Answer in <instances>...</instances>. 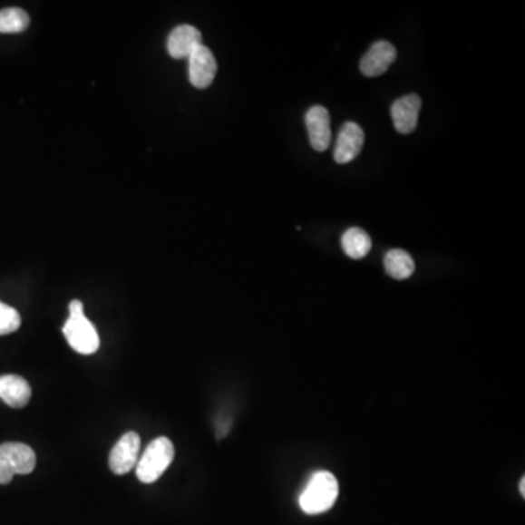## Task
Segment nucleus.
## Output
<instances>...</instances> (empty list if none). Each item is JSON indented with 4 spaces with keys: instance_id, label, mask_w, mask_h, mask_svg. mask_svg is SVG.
Instances as JSON below:
<instances>
[{
    "instance_id": "nucleus-9",
    "label": "nucleus",
    "mask_w": 525,
    "mask_h": 525,
    "mask_svg": "<svg viewBox=\"0 0 525 525\" xmlns=\"http://www.w3.org/2000/svg\"><path fill=\"white\" fill-rule=\"evenodd\" d=\"M397 57V50L394 45L388 42H376L373 47L362 57L361 72L368 78L383 75L388 71V67L394 63Z\"/></svg>"
},
{
    "instance_id": "nucleus-13",
    "label": "nucleus",
    "mask_w": 525,
    "mask_h": 525,
    "mask_svg": "<svg viewBox=\"0 0 525 525\" xmlns=\"http://www.w3.org/2000/svg\"><path fill=\"white\" fill-rule=\"evenodd\" d=\"M342 247L343 251L350 258L361 260V258L368 256L371 247H373V241H371V237L362 228H350L343 234Z\"/></svg>"
},
{
    "instance_id": "nucleus-12",
    "label": "nucleus",
    "mask_w": 525,
    "mask_h": 525,
    "mask_svg": "<svg viewBox=\"0 0 525 525\" xmlns=\"http://www.w3.org/2000/svg\"><path fill=\"white\" fill-rule=\"evenodd\" d=\"M0 399L9 407L23 409L31 400L30 384L19 375L0 376Z\"/></svg>"
},
{
    "instance_id": "nucleus-7",
    "label": "nucleus",
    "mask_w": 525,
    "mask_h": 525,
    "mask_svg": "<svg viewBox=\"0 0 525 525\" xmlns=\"http://www.w3.org/2000/svg\"><path fill=\"white\" fill-rule=\"evenodd\" d=\"M306 124L311 146L318 152H325L332 143L330 114L323 105H314L306 112Z\"/></svg>"
},
{
    "instance_id": "nucleus-4",
    "label": "nucleus",
    "mask_w": 525,
    "mask_h": 525,
    "mask_svg": "<svg viewBox=\"0 0 525 525\" xmlns=\"http://www.w3.org/2000/svg\"><path fill=\"white\" fill-rule=\"evenodd\" d=\"M37 457L30 445L5 442L0 445V484H8L15 474H30Z\"/></svg>"
},
{
    "instance_id": "nucleus-5",
    "label": "nucleus",
    "mask_w": 525,
    "mask_h": 525,
    "mask_svg": "<svg viewBox=\"0 0 525 525\" xmlns=\"http://www.w3.org/2000/svg\"><path fill=\"white\" fill-rule=\"evenodd\" d=\"M141 436L136 433H124L110 452L109 464L112 473L123 476L138 464Z\"/></svg>"
},
{
    "instance_id": "nucleus-6",
    "label": "nucleus",
    "mask_w": 525,
    "mask_h": 525,
    "mask_svg": "<svg viewBox=\"0 0 525 525\" xmlns=\"http://www.w3.org/2000/svg\"><path fill=\"white\" fill-rule=\"evenodd\" d=\"M218 63L209 47L201 44L189 57V81L198 90H205L217 76Z\"/></svg>"
},
{
    "instance_id": "nucleus-10",
    "label": "nucleus",
    "mask_w": 525,
    "mask_h": 525,
    "mask_svg": "<svg viewBox=\"0 0 525 525\" xmlns=\"http://www.w3.org/2000/svg\"><path fill=\"white\" fill-rule=\"evenodd\" d=\"M422 100L416 93L399 98L392 105V117L395 131L402 134H410L416 131Z\"/></svg>"
},
{
    "instance_id": "nucleus-16",
    "label": "nucleus",
    "mask_w": 525,
    "mask_h": 525,
    "mask_svg": "<svg viewBox=\"0 0 525 525\" xmlns=\"http://www.w3.org/2000/svg\"><path fill=\"white\" fill-rule=\"evenodd\" d=\"M21 327V316L12 306L0 301V335H11Z\"/></svg>"
},
{
    "instance_id": "nucleus-15",
    "label": "nucleus",
    "mask_w": 525,
    "mask_h": 525,
    "mask_svg": "<svg viewBox=\"0 0 525 525\" xmlns=\"http://www.w3.org/2000/svg\"><path fill=\"white\" fill-rule=\"evenodd\" d=\"M30 25V15L21 8H6L0 11V33H23Z\"/></svg>"
},
{
    "instance_id": "nucleus-8",
    "label": "nucleus",
    "mask_w": 525,
    "mask_h": 525,
    "mask_svg": "<svg viewBox=\"0 0 525 525\" xmlns=\"http://www.w3.org/2000/svg\"><path fill=\"white\" fill-rule=\"evenodd\" d=\"M365 142V133L359 124L347 122L340 129L335 142V160L337 164H349L361 153Z\"/></svg>"
},
{
    "instance_id": "nucleus-1",
    "label": "nucleus",
    "mask_w": 525,
    "mask_h": 525,
    "mask_svg": "<svg viewBox=\"0 0 525 525\" xmlns=\"http://www.w3.org/2000/svg\"><path fill=\"white\" fill-rule=\"evenodd\" d=\"M339 481L330 472H317L299 495V507L308 515L323 514L335 505Z\"/></svg>"
},
{
    "instance_id": "nucleus-11",
    "label": "nucleus",
    "mask_w": 525,
    "mask_h": 525,
    "mask_svg": "<svg viewBox=\"0 0 525 525\" xmlns=\"http://www.w3.org/2000/svg\"><path fill=\"white\" fill-rule=\"evenodd\" d=\"M201 44V34L196 26L180 25L170 34L167 49L172 59H189Z\"/></svg>"
},
{
    "instance_id": "nucleus-3",
    "label": "nucleus",
    "mask_w": 525,
    "mask_h": 525,
    "mask_svg": "<svg viewBox=\"0 0 525 525\" xmlns=\"http://www.w3.org/2000/svg\"><path fill=\"white\" fill-rule=\"evenodd\" d=\"M174 445L167 436H160L148 445L142 459L139 460L136 474L142 483L157 481L174 460Z\"/></svg>"
},
{
    "instance_id": "nucleus-17",
    "label": "nucleus",
    "mask_w": 525,
    "mask_h": 525,
    "mask_svg": "<svg viewBox=\"0 0 525 525\" xmlns=\"http://www.w3.org/2000/svg\"><path fill=\"white\" fill-rule=\"evenodd\" d=\"M524 486H525V479H524V477H522V479H521V484H520V491H521V495H522V496L525 495Z\"/></svg>"
},
{
    "instance_id": "nucleus-2",
    "label": "nucleus",
    "mask_w": 525,
    "mask_h": 525,
    "mask_svg": "<svg viewBox=\"0 0 525 525\" xmlns=\"http://www.w3.org/2000/svg\"><path fill=\"white\" fill-rule=\"evenodd\" d=\"M64 337L72 349L83 355H92L100 349V335L83 314V304L78 299L69 304V318L63 326Z\"/></svg>"
},
{
    "instance_id": "nucleus-14",
    "label": "nucleus",
    "mask_w": 525,
    "mask_h": 525,
    "mask_svg": "<svg viewBox=\"0 0 525 525\" xmlns=\"http://www.w3.org/2000/svg\"><path fill=\"white\" fill-rule=\"evenodd\" d=\"M384 266L387 275L397 280L409 279L416 268L413 258L404 250L388 251L384 258Z\"/></svg>"
}]
</instances>
